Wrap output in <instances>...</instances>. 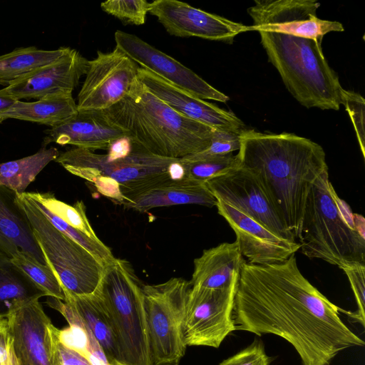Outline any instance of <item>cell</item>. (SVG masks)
Here are the masks:
<instances>
[{"label": "cell", "mask_w": 365, "mask_h": 365, "mask_svg": "<svg viewBox=\"0 0 365 365\" xmlns=\"http://www.w3.org/2000/svg\"><path fill=\"white\" fill-rule=\"evenodd\" d=\"M343 310L304 277L294 254L272 264H243L232 318L236 330L286 340L302 365H329L339 352L365 344L341 319Z\"/></svg>", "instance_id": "cell-1"}, {"label": "cell", "mask_w": 365, "mask_h": 365, "mask_svg": "<svg viewBox=\"0 0 365 365\" xmlns=\"http://www.w3.org/2000/svg\"><path fill=\"white\" fill-rule=\"evenodd\" d=\"M237 156L240 165L259 180L287 229L298 239L310 188L328 170L322 147L293 133L245 130Z\"/></svg>", "instance_id": "cell-2"}, {"label": "cell", "mask_w": 365, "mask_h": 365, "mask_svg": "<svg viewBox=\"0 0 365 365\" xmlns=\"http://www.w3.org/2000/svg\"><path fill=\"white\" fill-rule=\"evenodd\" d=\"M102 111L134 143L164 158H182L205 150L215 130L173 109L138 78L122 100Z\"/></svg>", "instance_id": "cell-3"}, {"label": "cell", "mask_w": 365, "mask_h": 365, "mask_svg": "<svg viewBox=\"0 0 365 365\" xmlns=\"http://www.w3.org/2000/svg\"><path fill=\"white\" fill-rule=\"evenodd\" d=\"M298 240L309 258L339 268L365 264V219L352 212L329 180L328 170L313 182L307 196Z\"/></svg>", "instance_id": "cell-4"}, {"label": "cell", "mask_w": 365, "mask_h": 365, "mask_svg": "<svg viewBox=\"0 0 365 365\" xmlns=\"http://www.w3.org/2000/svg\"><path fill=\"white\" fill-rule=\"evenodd\" d=\"M258 32L269 61L301 105L307 108L339 109L344 88L324 56L322 39Z\"/></svg>", "instance_id": "cell-5"}, {"label": "cell", "mask_w": 365, "mask_h": 365, "mask_svg": "<svg viewBox=\"0 0 365 365\" xmlns=\"http://www.w3.org/2000/svg\"><path fill=\"white\" fill-rule=\"evenodd\" d=\"M179 159L153 155L123 138L113 143L106 154L75 148L60 153L55 161L91 183L100 178L111 180L120 187L125 200L127 196L156 182L175 179L173 167Z\"/></svg>", "instance_id": "cell-6"}, {"label": "cell", "mask_w": 365, "mask_h": 365, "mask_svg": "<svg viewBox=\"0 0 365 365\" xmlns=\"http://www.w3.org/2000/svg\"><path fill=\"white\" fill-rule=\"evenodd\" d=\"M142 286L130 264L115 257L94 292L111 322L121 365H153Z\"/></svg>", "instance_id": "cell-7"}, {"label": "cell", "mask_w": 365, "mask_h": 365, "mask_svg": "<svg viewBox=\"0 0 365 365\" xmlns=\"http://www.w3.org/2000/svg\"><path fill=\"white\" fill-rule=\"evenodd\" d=\"M16 201L25 212L46 261L58 279L63 292L74 295L93 294L99 284L104 264L54 227L26 192L16 195Z\"/></svg>", "instance_id": "cell-8"}, {"label": "cell", "mask_w": 365, "mask_h": 365, "mask_svg": "<svg viewBox=\"0 0 365 365\" xmlns=\"http://www.w3.org/2000/svg\"><path fill=\"white\" fill-rule=\"evenodd\" d=\"M190 289V282L180 277L142 286L155 365H179L185 354L182 327Z\"/></svg>", "instance_id": "cell-9"}, {"label": "cell", "mask_w": 365, "mask_h": 365, "mask_svg": "<svg viewBox=\"0 0 365 365\" xmlns=\"http://www.w3.org/2000/svg\"><path fill=\"white\" fill-rule=\"evenodd\" d=\"M237 284L225 289L191 287L182 327L187 346L219 348L236 331L232 312Z\"/></svg>", "instance_id": "cell-10"}, {"label": "cell", "mask_w": 365, "mask_h": 365, "mask_svg": "<svg viewBox=\"0 0 365 365\" xmlns=\"http://www.w3.org/2000/svg\"><path fill=\"white\" fill-rule=\"evenodd\" d=\"M138 65L120 49L98 51L88 61L86 78L78 94V111L104 110L122 100L138 78Z\"/></svg>", "instance_id": "cell-11"}, {"label": "cell", "mask_w": 365, "mask_h": 365, "mask_svg": "<svg viewBox=\"0 0 365 365\" xmlns=\"http://www.w3.org/2000/svg\"><path fill=\"white\" fill-rule=\"evenodd\" d=\"M320 3L314 0H255L247 9L253 20L248 31L280 33L322 39L331 31H343L342 24L317 16Z\"/></svg>", "instance_id": "cell-12"}, {"label": "cell", "mask_w": 365, "mask_h": 365, "mask_svg": "<svg viewBox=\"0 0 365 365\" xmlns=\"http://www.w3.org/2000/svg\"><path fill=\"white\" fill-rule=\"evenodd\" d=\"M205 184L217 200L235 207L279 237L297 241L259 180L246 168L239 165Z\"/></svg>", "instance_id": "cell-13"}, {"label": "cell", "mask_w": 365, "mask_h": 365, "mask_svg": "<svg viewBox=\"0 0 365 365\" xmlns=\"http://www.w3.org/2000/svg\"><path fill=\"white\" fill-rule=\"evenodd\" d=\"M115 48L144 69L200 99L226 103L229 97L215 89L191 69L135 35L115 32Z\"/></svg>", "instance_id": "cell-14"}, {"label": "cell", "mask_w": 365, "mask_h": 365, "mask_svg": "<svg viewBox=\"0 0 365 365\" xmlns=\"http://www.w3.org/2000/svg\"><path fill=\"white\" fill-rule=\"evenodd\" d=\"M148 13L157 17L168 33L178 37L195 36L232 43L237 35L248 31L247 26L177 0L153 1Z\"/></svg>", "instance_id": "cell-15"}, {"label": "cell", "mask_w": 365, "mask_h": 365, "mask_svg": "<svg viewBox=\"0 0 365 365\" xmlns=\"http://www.w3.org/2000/svg\"><path fill=\"white\" fill-rule=\"evenodd\" d=\"M215 207L235 233V242L248 263L257 265L278 263L299 250V242L279 237L235 207L220 200H217Z\"/></svg>", "instance_id": "cell-16"}, {"label": "cell", "mask_w": 365, "mask_h": 365, "mask_svg": "<svg viewBox=\"0 0 365 365\" xmlns=\"http://www.w3.org/2000/svg\"><path fill=\"white\" fill-rule=\"evenodd\" d=\"M19 365H53L49 326L39 299L18 303L6 317Z\"/></svg>", "instance_id": "cell-17"}, {"label": "cell", "mask_w": 365, "mask_h": 365, "mask_svg": "<svg viewBox=\"0 0 365 365\" xmlns=\"http://www.w3.org/2000/svg\"><path fill=\"white\" fill-rule=\"evenodd\" d=\"M88 60L75 49L16 78L4 88L14 100L40 99L56 93H72L85 75Z\"/></svg>", "instance_id": "cell-18"}, {"label": "cell", "mask_w": 365, "mask_h": 365, "mask_svg": "<svg viewBox=\"0 0 365 365\" xmlns=\"http://www.w3.org/2000/svg\"><path fill=\"white\" fill-rule=\"evenodd\" d=\"M138 80L155 96L173 109L215 130L242 133L243 122L233 113L197 98L143 68Z\"/></svg>", "instance_id": "cell-19"}, {"label": "cell", "mask_w": 365, "mask_h": 365, "mask_svg": "<svg viewBox=\"0 0 365 365\" xmlns=\"http://www.w3.org/2000/svg\"><path fill=\"white\" fill-rule=\"evenodd\" d=\"M43 147L51 143L94 151L108 150L115 141L129 137L123 128L111 122L102 110L78 111L65 122L45 130Z\"/></svg>", "instance_id": "cell-20"}, {"label": "cell", "mask_w": 365, "mask_h": 365, "mask_svg": "<svg viewBox=\"0 0 365 365\" xmlns=\"http://www.w3.org/2000/svg\"><path fill=\"white\" fill-rule=\"evenodd\" d=\"M217 200L205 182L189 178H168L125 197L123 207L138 212L177 205L216 206Z\"/></svg>", "instance_id": "cell-21"}, {"label": "cell", "mask_w": 365, "mask_h": 365, "mask_svg": "<svg viewBox=\"0 0 365 365\" xmlns=\"http://www.w3.org/2000/svg\"><path fill=\"white\" fill-rule=\"evenodd\" d=\"M19 251L48 265L16 194L0 185V252L11 258Z\"/></svg>", "instance_id": "cell-22"}, {"label": "cell", "mask_w": 365, "mask_h": 365, "mask_svg": "<svg viewBox=\"0 0 365 365\" xmlns=\"http://www.w3.org/2000/svg\"><path fill=\"white\" fill-rule=\"evenodd\" d=\"M245 262L235 242L205 250L194 260L191 287L225 289L237 284Z\"/></svg>", "instance_id": "cell-23"}, {"label": "cell", "mask_w": 365, "mask_h": 365, "mask_svg": "<svg viewBox=\"0 0 365 365\" xmlns=\"http://www.w3.org/2000/svg\"><path fill=\"white\" fill-rule=\"evenodd\" d=\"M78 113L72 93L48 94L34 102L16 101L0 113L3 121L9 118L56 126Z\"/></svg>", "instance_id": "cell-24"}, {"label": "cell", "mask_w": 365, "mask_h": 365, "mask_svg": "<svg viewBox=\"0 0 365 365\" xmlns=\"http://www.w3.org/2000/svg\"><path fill=\"white\" fill-rule=\"evenodd\" d=\"M64 302L70 304L101 345L108 360L121 365L111 322L101 299L93 292L74 295L63 292Z\"/></svg>", "instance_id": "cell-25"}, {"label": "cell", "mask_w": 365, "mask_h": 365, "mask_svg": "<svg viewBox=\"0 0 365 365\" xmlns=\"http://www.w3.org/2000/svg\"><path fill=\"white\" fill-rule=\"evenodd\" d=\"M46 294L7 255L0 252V317L6 318L19 302L40 299Z\"/></svg>", "instance_id": "cell-26"}, {"label": "cell", "mask_w": 365, "mask_h": 365, "mask_svg": "<svg viewBox=\"0 0 365 365\" xmlns=\"http://www.w3.org/2000/svg\"><path fill=\"white\" fill-rule=\"evenodd\" d=\"M59 154L54 147H43L31 155L0 163V185L16 195L23 194L37 175Z\"/></svg>", "instance_id": "cell-27"}, {"label": "cell", "mask_w": 365, "mask_h": 365, "mask_svg": "<svg viewBox=\"0 0 365 365\" xmlns=\"http://www.w3.org/2000/svg\"><path fill=\"white\" fill-rule=\"evenodd\" d=\"M71 48L42 50L34 46L19 48L0 56V84L11 81L65 55Z\"/></svg>", "instance_id": "cell-28"}, {"label": "cell", "mask_w": 365, "mask_h": 365, "mask_svg": "<svg viewBox=\"0 0 365 365\" xmlns=\"http://www.w3.org/2000/svg\"><path fill=\"white\" fill-rule=\"evenodd\" d=\"M26 194L67 225L93 240H100L88 221L86 207L82 201L70 205L58 200L51 192H26Z\"/></svg>", "instance_id": "cell-29"}, {"label": "cell", "mask_w": 365, "mask_h": 365, "mask_svg": "<svg viewBox=\"0 0 365 365\" xmlns=\"http://www.w3.org/2000/svg\"><path fill=\"white\" fill-rule=\"evenodd\" d=\"M189 179L205 182L237 168L240 162L237 155L232 153L204 156L199 153L181 158Z\"/></svg>", "instance_id": "cell-30"}, {"label": "cell", "mask_w": 365, "mask_h": 365, "mask_svg": "<svg viewBox=\"0 0 365 365\" xmlns=\"http://www.w3.org/2000/svg\"><path fill=\"white\" fill-rule=\"evenodd\" d=\"M11 262L23 272L47 297L65 300V295L56 275L49 265H43L29 255L19 251Z\"/></svg>", "instance_id": "cell-31"}, {"label": "cell", "mask_w": 365, "mask_h": 365, "mask_svg": "<svg viewBox=\"0 0 365 365\" xmlns=\"http://www.w3.org/2000/svg\"><path fill=\"white\" fill-rule=\"evenodd\" d=\"M146 0H109L101 3V9L122 22L133 25L144 24L149 11Z\"/></svg>", "instance_id": "cell-32"}, {"label": "cell", "mask_w": 365, "mask_h": 365, "mask_svg": "<svg viewBox=\"0 0 365 365\" xmlns=\"http://www.w3.org/2000/svg\"><path fill=\"white\" fill-rule=\"evenodd\" d=\"M348 277L354 292L357 309L350 312L344 309L343 312L354 323L365 327V264L354 262L340 267Z\"/></svg>", "instance_id": "cell-33"}, {"label": "cell", "mask_w": 365, "mask_h": 365, "mask_svg": "<svg viewBox=\"0 0 365 365\" xmlns=\"http://www.w3.org/2000/svg\"><path fill=\"white\" fill-rule=\"evenodd\" d=\"M341 104L344 106L354 125L363 157H365V101L358 93L343 89Z\"/></svg>", "instance_id": "cell-34"}, {"label": "cell", "mask_w": 365, "mask_h": 365, "mask_svg": "<svg viewBox=\"0 0 365 365\" xmlns=\"http://www.w3.org/2000/svg\"><path fill=\"white\" fill-rule=\"evenodd\" d=\"M272 358L265 351L263 341L255 338L241 351L223 360L219 365H270Z\"/></svg>", "instance_id": "cell-35"}, {"label": "cell", "mask_w": 365, "mask_h": 365, "mask_svg": "<svg viewBox=\"0 0 365 365\" xmlns=\"http://www.w3.org/2000/svg\"><path fill=\"white\" fill-rule=\"evenodd\" d=\"M242 133L214 130L210 145L197 153L204 156H210L226 155L239 150Z\"/></svg>", "instance_id": "cell-36"}, {"label": "cell", "mask_w": 365, "mask_h": 365, "mask_svg": "<svg viewBox=\"0 0 365 365\" xmlns=\"http://www.w3.org/2000/svg\"><path fill=\"white\" fill-rule=\"evenodd\" d=\"M57 332L58 328L51 323L49 326V333L53 365H91L83 356L61 343Z\"/></svg>", "instance_id": "cell-37"}, {"label": "cell", "mask_w": 365, "mask_h": 365, "mask_svg": "<svg viewBox=\"0 0 365 365\" xmlns=\"http://www.w3.org/2000/svg\"><path fill=\"white\" fill-rule=\"evenodd\" d=\"M0 365H19L7 319L0 317Z\"/></svg>", "instance_id": "cell-38"}, {"label": "cell", "mask_w": 365, "mask_h": 365, "mask_svg": "<svg viewBox=\"0 0 365 365\" xmlns=\"http://www.w3.org/2000/svg\"><path fill=\"white\" fill-rule=\"evenodd\" d=\"M16 100L12 98L4 90H0V113L10 107ZM2 120L0 119V123Z\"/></svg>", "instance_id": "cell-39"}]
</instances>
